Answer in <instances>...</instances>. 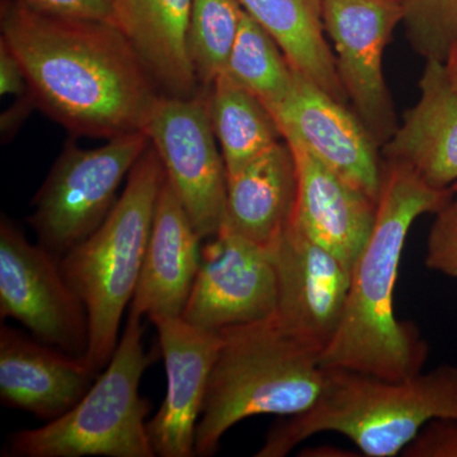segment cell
<instances>
[{
    "instance_id": "cell-1",
    "label": "cell",
    "mask_w": 457,
    "mask_h": 457,
    "mask_svg": "<svg viewBox=\"0 0 457 457\" xmlns=\"http://www.w3.org/2000/svg\"><path fill=\"white\" fill-rule=\"evenodd\" d=\"M0 41L22 66L36 108L74 137L110 140L143 131L161 95L112 23L2 0Z\"/></svg>"
},
{
    "instance_id": "cell-2",
    "label": "cell",
    "mask_w": 457,
    "mask_h": 457,
    "mask_svg": "<svg viewBox=\"0 0 457 457\" xmlns=\"http://www.w3.org/2000/svg\"><path fill=\"white\" fill-rule=\"evenodd\" d=\"M453 196V189L432 187L408 165L383 159L374 228L352 267L341 326L321 354L323 368L392 381L422 372L428 345L413 324L396 318L394 293L411 225Z\"/></svg>"
},
{
    "instance_id": "cell-3",
    "label": "cell",
    "mask_w": 457,
    "mask_h": 457,
    "mask_svg": "<svg viewBox=\"0 0 457 457\" xmlns=\"http://www.w3.org/2000/svg\"><path fill=\"white\" fill-rule=\"evenodd\" d=\"M438 418L457 420V366L442 365L392 381L345 369H326L311 409L267 433L257 457H284L318 433L350 438L363 455L394 457Z\"/></svg>"
},
{
    "instance_id": "cell-4",
    "label": "cell",
    "mask_w": 457,
    "mask_h": 457,
    "mask_svg": "<svg viewBox=\"0 0 457 457\" xmlns=\"http://www.w3.org/2000/svg\"><path fill=\"white\" fill-rule=\"evenodd\" d=\"M196 429V456L215 455L228 429L249 417H294L317 402L326 368L275 317L222 330Z\"/></svg>"
},
{
    "instance_id": "cell-5",
    "label": "cell",
    "mask_w": 457,
    "mask_h": 457,
    "mask_svg": "<svg viewBox=\"0 0 457 457\" xmlns=\"http://www.w3.org/2000/svg\"><path fill=\"white\" fill-rule=\"evenodd\" d=\"M165 171L149 145L97 230L60 257L66 281L86 305L89 345L84 361L104 371L119 345L123 314L139 282Z\"/></svg>"
},
{
    "instance_id": "cell-6",
    "label": "cell",
    "mask_w": 457,
    "mask_h": 457,
    "mask_svg": "<svg viewBox=\"0 0 457 457\" xmlns=\"http://www.w3.org/2000/svg\"><path fill=\"white\" fill-rule=\"evenodd\" d=\"M139 314L128 323L113 356L95 383L64 416L32 429L11 433L7 457H154L147 432L149 400L140 381L150 365Z\"/></svg>"
},
{
    "instance_id": "cell-7",
    "label": "cell",
    "mask_w": 457,
    "mask_h": 457,
    "mask_svg": "<svg viewBox=\"0 0 457 457\" xmlns=\"http://www.w3.org/2000/svg\"><path fill=\"white\" fill-rule=\"evenodd\" d=\"M149 145L144 131L113 137L95 149L68 141L33 197L27 219L38 243L62 257L97 230Z\"/></svg>"
},
{
    "instance_id": "cell-8",
    "label": "cell",
    "mask_w": 457,
    "mask_h": 457,
    "mask_svg": "<svg viewBox=\"0 0 457 457\" xmlns=\"http://www.w3.org/2000/svg\"><path fill=\"white\" fill-rule=\"evenodd\" d=\"M143 131L197 233L204 240L215 237L227 216L228 173L207 90L188 98L159 95Z\"/></svg>"
},
{
    "instance_id": "cell-9",
    "label": "cell",
    "mask_w": 457,
    "mask_h": 457,
    "mask_svg": "<svg viewBox=\"0 0 457 457\" xmlns=\"http://www.w3.org/2000/svg\"><path fill=\"white\" fill-rule=\"evenodd\" d=\"M0 318L20 321L29 335L84 359L89 320L79 295L66 281L60 257L33 245L8 218L0 221Z\"/></svg>"
},
{
    "instance_id": "cell-10",
    "label": "cell",
    "mask_w": 457,
    "mask_h": 457,
    "mask_svg": "<svg viewBox=\"0 0 457 457\" xmlns=\"http://www.w3.org/2000/svg\"><path fill=\"white\" fill-rule=\"evenodd\" d=\"M321 14L335 47L343 90L381 147L398 129L383 59L394 29L404 21V4L389 0H321Z\"/></svg>"
},
{
    "instance_id": "cell-11",
    "label": "cell",
    "mask_w": 457,
    "mask_h": 457,
    "mask_svg": "<svg viewBox=\"0 0 457 457\" xmlns=\"http://www.w3.org/2000/svg\"><path fill=\"white\" fill-rule=\"evenodd\" d=\"M278 278L270 249L227 224L206 239L191 294L180 318L220 333L275 317Z\"/></svg>"
},
{
    "instance_id": "cell-12",
    "label": "cell",
    "mask_w": 457,
    "mask_h": 457,
    "mask_svg": "<svg viewBox=\"0 0 457 457\" xmlns=\"http://www.w3.org/2000/svg\"><path fill=\"white\" fill-rule=\"evenodd\" d=\"M269 249L278 278L276 320L321 357L341 326L351 270L293 224Z\"/></svg>"
},
{
    "instance_id": "cell-13",
    "label": "cell",
    "mask_w": 457,
    "mask_h": 457,
    "mask_svg": "<svg viewBox=\"0 0 457 457\" xmlns=\"http://www.w3.org/2000/svg\"><path fill=\"white\" fill-rule=\"evenodd\" d=\"M269 110L284 139L299 140L343 179L378 201L383 163L380 146L348 104L295 71L287 95Z\"/></svg>"
},
{
    "instance_id": "cell-14",
    "label": "cell",
    "mask_w": 457,
    "mask_h": 457,
    "mask_svg": "<svg viewBox=\"0 0 457 457\" xmlns=\"http://www.w3.org/2000/svg\"><path fill=\"white\" fill-rule=\"evenodd\" d=\"M159 348L167 375L161 408L147 420L156 456H196V429L213 365L222 345L221 333L191 326L182 318H155Z\"/></svg>"
},
{
    "instance_id": "cell-15",
    "label": "cell",
    "mask_w": 457,
    "mask_h": 457,
    "mask_svg": "<svg viewBox=\"0 0 457 457\" xmlns=\"http://www.w3.org/2000/svg\"><path fill=\"white\" fill-rule=\"evenodd\" d=\"M297 168L293 224L352 270L365 248L378 201L343 179L295 137H285Z\"/></svg>"
},
{
    "instance_id": "cell-16",
    "label": "cell",
    "mask_w": 457,
    "mask_h": 457,
    "mask_svg": "<svg viewBox=\"0 0 457 457\" xmlns=\"http://www.w3.org/2000/svg\"><path fill=\"white\" fill-rule=\"evenodd\" d=\"M97 374L84 359L8 326L0 328V400L53 422L83 398Z\"/></svg>"
},
{
    "instance_id": "cell-17",
    "label": "cell",
    "mask_w": 457,
    "mask_h": 457,
    "mask_svg": "<svg viewBox=\"0 0 457 457\" xmlns=\"http://www.w3.org/2000/svg\"><path fill=\"white\" fill-rule=\"evenodd\" d=\"M203 240L165 179L129 311L149 320L180 317L200 269Z\"/></svg>"
},
{
    "instance_id": "cell-18",
    "label": "cell",
    "mask_w": 457,
    "mask_h": 457,
    "mask_svg": "<svg viewBox=\"0 0 457 457\" xmlns=\"http://www.w3.org/2000/svg\"><path fill=\"white\" fill-rule=\"evenodd\" d=\"M386 161L408 165L432 187L449 189L457 182V89L444 62L426 60L420 99L402 125L381 146Z\"/></svg>"
},
{
    "instance_id": "cell-19",
    "label": "cell",
    "mask_w": 457,
    "mask_h": 457,
    "mask_svg": "<svg viewBox=\"0 0 457 457\" xmlns=\"http://www.w3.org/2000/svg\"><path fill=\"white\" fill-rule=\"evenodd\" d=\"M191 3L113 0L112 23L130 42L161 95L188 98L203 89L189 57Z\"/></svg>"
},
{
    "instance_id": "cell-20",
    "label": "cell",
    "mask_w": 457,
    "mask_h": 457,
    "mask_svg": "<svg viewBox=\"0 0 457 457\" xmlns=\"http://www.w3.org/2000/svg\"><path fill=\"white\" fill-rule=\"evenodd\" d=\"M296 198V162L282 140L228 176L224 224L269 248L293 220Z\"/></svg>"
},
{
    "instance_id": "cell-21",
    "label": "cell",
    "mask_w": 457,
    "mask_h": 457,
    "mask_svg": "<svg viewBox=\"0 0 457 457\" xmlns=\"http://www.w3.org/2000/svg\"><path fill=\"white\" fill-rule=\"evenodd\" d=\"M243 9L278 41L295 71L348 104L336 57L326 38L321 0H239Z\"/></svg>"
},
{
    "instance_id": "cell-22",
    "label": "cell",
    "mask_w": 457,
    "mask_h": 457,
    "mask_svg": "<svg viewBox=\"0 0 457 457\" xmlns=\"http://www.w3.org/2000/svg\"><path fill=\"white\" fill-rule=\"evenodd\" d=\"M206 90L213 132L228 176L284 140L266 104L228 74L219 75Z\"/></svg>"
},
{
    "instance_id": "cell-23",
    "label": "cell",
    "mask_w": 457,
    "mask_h": 457,
    "mask_svg": "<svg viewBox=\"0 0 457 457\" xmlns=\"http://www.w3.org/2000/svg\"><path fill=\"white\" fill-rule=\"evenodd\" d=\"M224 73L267 108L287 95L295 78V69L278 41L245 11Z\"/></svg>"
},
{
    "instance_id": "cell-24",
    "label": "cell",
    "mask_w": 457,
    "mask_h": 457,
    "mask_svg": "<svg viewBox=\"0 0 457 457\" xmlns=\"http://www.w3.org/2000/svg\"><path fill=\"white\" fill-rule=\"evenodd\" d=\"M243 11L239 0H192L188 50L201 88L209 89L227 69Z\"/></svg>"
},
{
    "instance_id": "cell-25",
    "label": "cell",
    "mask_w": 457,
    "mask_h": 457,
    "mask_svg": "<svg viewBox=\"0 0 457 457\" xmlns=\"http://www.w3.org/2000/svg\"><path fill=\"white\" fill-rule=\"evenodd\" d=\"M403 22L420 56L444 62L457 40V0H408Z\"/></svg>"
},
{
    "instance_id": "cell-26",
    "label": "cell",
    "mask_w": 457,
    "mask_h": 457,
    "mask_svg": "<svg viewBox=\"0 0 457 457\" xmlns=\"http://www.w3.org/2000/svg\"><path fill=\"white\" fill-rule=\"evenodd\" d=\"M435 215L427 240L426 266L457 278V194Z\"/></svg>"
},
{
    "instance_id": "cell-27",
    "label": "cell",
    "mask_w": 457,
    "mask_h": 457,
    "mask_svg": "<svg viewBox=\"0 0 457 457\" xmlns=\"http://www.w3.org/2000/svg\"><path fill=\"white\" fill-rule=\"evenodd\" d=\"M404 457H457V420L438 418L403 450Z\"/></svg>"
},
{
    "instance_id": "cell-28",
    "label": "cell",
    "mask_w": 457,
    "mask_h": 457,
    "mask_svg": "<svg viewBox=\"0 0 457 457\" xmlns=\"http://www.w3.org/2000/svg\"><path fill=\"white\" fill-rule=\"evenodd\" d=\"M18 2L33 11L49 14V16L112 23L113 0H18Z\"/></svg>"
},
{
    "instance_id": "cell-29",
    "label": "cell",
    "mask_w": 457,
    "mask_h": 457,
    "mask_svg": "<svg viewBox=\"0 0 457 457\" xmlns=\"http://www.w3.org/2000/svg\"><path fill=\"white\" fill-rule=\"evenodd\" d=\"M0 93L16 98L29 93L22 66L3 41H0Z\"/></svg>"
},
{
    "instance_id": "cell-30",
    "label": "cell",
    "mask_w": 457,
    "mask_h": 457,
    "mask_svg": "<svg viewBox=\"0 0 457 457\" xmlns=\"http://www.w3.org/2000/svg\"><path fill=\"white\" fill-rule=\"evenodd\" d=\"M35 108V102H33L29 93L23 96V97L16 98L13 106L9 107L2 114V121H0V125H2L0 126L2 128V137H5V139L13 137Z\"/></svg>"
},
{
    "instance_id": "cell-31",
    "label": "cell",
    "mask_w": 457,
    "mask_h": 457,
    "mask_svg": "<svg viewBox=\"0 0 457 457\" xmlns=\"http://www.w3.org/2000/svg\"><path fill=\"white\" fill-rule=\"evenodd\" d=\"M444 65L451 84L457 89V40L451 45L449 53L445 57Z\"/></svg>"
},
{
    "instance_id": "cell-32",
    "label": "cell",
    "mask_w": 457,
    "mask_h": 457,
    "mask_svg": "<svg viewBox=\"0 0 457 457\" xmlns=\"http://www.w3.org/2000/svg\"><path fill=\"white\" fill-rule=\"evenodd\" d=\"M389 2H396V3H402V4H405V3L408 2V0H389Z\"/></svg>"
},
{
    "instance_id": "cell-33",
    "label": "cell",
    "mask_w": 457,
    "mask_h": 457,
    "mask_svg": "<svg viewBox=\"0 0 457 457\" xmlns=\"http://www.w3.org/2000/svg\"><path fill=\"white\" fill-rule=\"evenodd\" d=\"M451 189H453V194H457V182L453 186V187H451Z\"/></svg>"
}]
</instances>
